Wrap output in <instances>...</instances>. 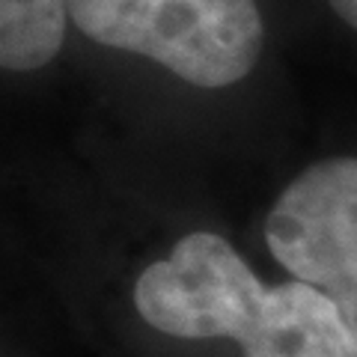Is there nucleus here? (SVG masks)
Listing matches in <instances>:
<instances>
[{
    "mask_svg": "<svg viewBox=\"0 0 357 357\" xmlns=\"http://www.w3.org/2000/svg\"><path fill=\"white\" fill-rule=\"evenodd\" d=\"M146 325L178 340H236L244 357H357V337L321 289L259 283L215 232L178 238L134 283Z\"/></svg>",
    "mask_w": 357,
    "mask_h": 357,
    "instance_id": "f257e3e1",
    "label": "nucleus"
},
{
    "mask_svg": "<svg viewBox=\"0 0 357 357\" xmlns=\"http://www.w3.org/2000/svg\"><path fill=\"white\" fill-rule=\"evenodd\" d=\"M69 18L93 42L206 89L248 77L265 42L256 0H69Z\"/></svg>",
    "mask_w": 357,
    "mask_h": 357,
    "instance_id": "f03ea898",
    "label": "nucleus"
},
{
    "mask_svg": "<svg viewBox=\"0 0 357 357\" xmlns=\"http://www.w3.org/2000/svg\"><path fill=\"white\" fill-rule=\"evenodd\" d=\"M265 241L295 280L333 298L357 337V158L307 167L268 211Z\"/></svg>",
    "mask_w": 357,
    "mask_h": 357,
    "instance_id": "7ed1b4c3",
    "label": "nucleus"
},
{
    "mask_svg": "<svg viewBox=\"0 0 357 357\" xmlns=\"http://www.w3.org/2000/svg\"><path fill=\"white\" fill-rule=\"evenodd\" d=\"M69 0H0V63L6 72H33L57 57Z\"/></svg>",
    "mask_w": 357,
    "mask_h": 357,
    "instance_id": "20e7f679",
    "label": "nucleus"
},
{
    "mask_svg": "<svg viewBox=\"0 0 357 357\" xmlns=\"http://www.w3.org/2000/svg\"><path fill=\"white\" fill-rule=\"evenodd\" d=\"M333 6V13H337L345 24H351L357 30V0H328Z\"/></svg>",
    "mask_w": 357,
    "mask_h": 357,
    "instance_id": "39448f33",
    "label": "nucleus"
}]
</instances>
